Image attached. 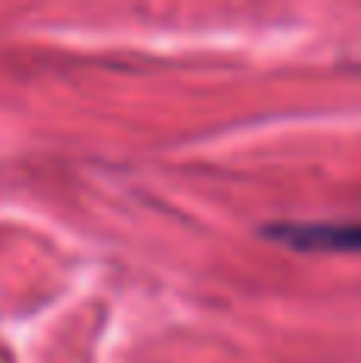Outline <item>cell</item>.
Masks as SVG:
<instances>
[{
    "label": "cell",
    "instance_id": "obj_1",
    "mask_svg": "<svg viewBox=\"0 0 361 363\" xmlns=\"http://www.w3.org/2000/svg\"><path fill=\"white\" fill-rule=\"evenodd\" d=\"M266 236L294 245V249H313V252L361 249V223H281V226H269Z\"/></svg>",
    "mask_w": 361,
    "mask_h": 363
}]
</instances>
